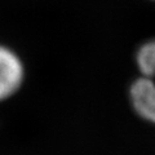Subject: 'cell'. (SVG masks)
Returning a JSON list of instances; mask_svg holds the SVG:
<instances>
[{"instance_id":"6da1fadb","label":"cell","mask_w":155,"mask_h":155,"mask_svg":"<svg viewBox=\"0 0 155 155\" xmlns=\"http://www.w3.org/2000/svg\"><path fill=\"white\" fill-rule=\"evenodd\" d=\"M134 65L137 76L128 89L129 105L142 122L155 125V36L137 47Z\"/></svg>"},{"instance_id":"7a4b0ae2","label":"cell","mask_w":155,"mask_h":155,"mask_svg":"<svg viewBox=\"0 0 155 155\" xmlns=\"http://www.w3.org/2000/svg\"><path fill=\"white\" fill-rule=\"evenodd\" d=\"M25 67L22 60L11 48L0 44V102L11 98L22 87Z\"/></svg>"}]
</instances>
